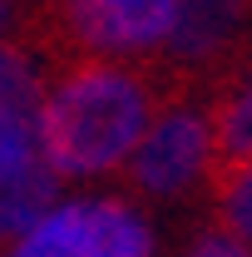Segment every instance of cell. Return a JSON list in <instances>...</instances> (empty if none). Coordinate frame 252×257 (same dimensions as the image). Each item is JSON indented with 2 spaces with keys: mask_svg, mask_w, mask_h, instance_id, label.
<instances>
[{
  "mask_svg": "<svg viewBox=\"0 0 252 257\" xmlns=\"http://www.w3.org/2000/svg\"><path fill=\"white\" fill-rule=\"evenodd\" d=\"M208 183H213L222 232H232L237 242H252V163L208 168Z\"/></svg>",
  "mask_w": 252,
  "mask_h": 257,
  "instance_id": "cell-9",
  "label": "cell"
},
{
  "mask_svg": "<svg viewBox=\"0 0 252 257\" xmlns=\"http://www.w3.org/2000/svg\"><path fill=\"white\" fill-rule=\"evenodd\" d=\"M252 0H173V25H168V55L173 60H213L232 45L242 30Z\"/></svg>",
  "mask_w": 252,
  "mask_h": 257,
  "instance_id": "cell-6",
  "label": "cell"
},
{
  "mask_svg": "<svg viewBox=\"0 0 252 257\" xmlns=\"http://www.w3.org/2000/svg\"><path fill=\"white\" fill-rule=\"evenodd\" d=\"M208 163H213V114L178 104L144 128L139 149L129 154V178L139 193L173 198L193 188L208 173Z\"/></svg>",
  "mask_w": 252,
  "mask_h": 257,
  "instance_id": "cell-3",
  "label": "cell"
},
{
  "mask_svg": "<svg viewBox=\"0 0 252 257\" xmlns=\"http://www.w3.org/2000/svg\"><path fill=\"white\" fill-rule=\"evenodd\" d=\"M10 257H154V237L129 203H69L15 242Z\"/></svg>",
  "mask_w": 252,
  "mask_h": 257,
  "instance_id": "cell-2",
  "label": "cell"
},
{
  "mask_svg": "<svg viewBox=\"0 0 252 257\" xmlns=\"http://www.w3.org/2000/svg\"><path fill=\"white\" fill-rule=\"evenodd\" d=\"M232 163H252V79L213 109V163L208 168H232Z\"/></svg>",
  "mask_w": 252,
  "mask_h": 257,
  "instance_id": "cell-8",
  "label": "cell"
},
{
  "mask_svg": "<svg viewBox=\"0 0 252 257\" xmlns=\"http://www.w3.org/2000/svg\"><path fill=\"white\" fill-rule=\"evenodd\" d=\"M188 257H252V247L237 242L232 232H203V237L188 247Z\"/></svg>",
  "mask_w": 252,
  "mask_h": 257,
  "instance_id": "cell-10",
  "label": "cell"
},
{
  "mask_svg": "<svg viewBox=\"0 0 252 257\" xmlns=\"http://www.w3.org/2000/svg\"><path fill=\"white\" fill-rule=\"evenodd\" d=\"M60 35L79 50L134 55L168 40L173 0H55Z\"/></svg>",
  "mask_w": 252,
  "mask_h": 257,
  "instance_id": "cell-4",
  "label": "cell"
},
{
  "mask_svg": "<svg viewBox=\"0 0 252 257\" xmlns=\"http://www.w3.org/2000/svg\"><path fill=\"white\" fill-rule=\"evenodd\" d=\"M40 109L45 84L20 50H0V144L5 149H40Z\"/></svg>",
  "mask_w": 252,
  "mask_h": 257,
  "instance_id": "cell-7",
  "label": "cell"
},
{
  "mask_svg": "<svg viewBox=\"0 0 252 257\" xmlns=\"http://www.w3.org/2000/svg\"><path fill=\"white\" fill-rule=\"evenodd\" d=\"M55 193H60V178L40 159V149L0 144V237H25L40 218H50Z\"/></svg>",
  "mask_w": 252,
  "mask_h": 257,
  "instance_id": "cell-5",
  "label": "cell"
},
{
  "mask_svg": "<svg viewBox=\"0 0 252 257\" xmlns=\"http://www.w3.org/2000/svg\"><path fill=\"white\" fill-rule=\"evenodd\" d=\"M154 114V84L124 64L74 60L40 109V159L55 178L109 173L139 149Z\"/></svg>",
  "mask_w": 252,
  "mask_h": 257,
  "instance_id": "cell-1",
  "label": "cell"
}]
</instances>
